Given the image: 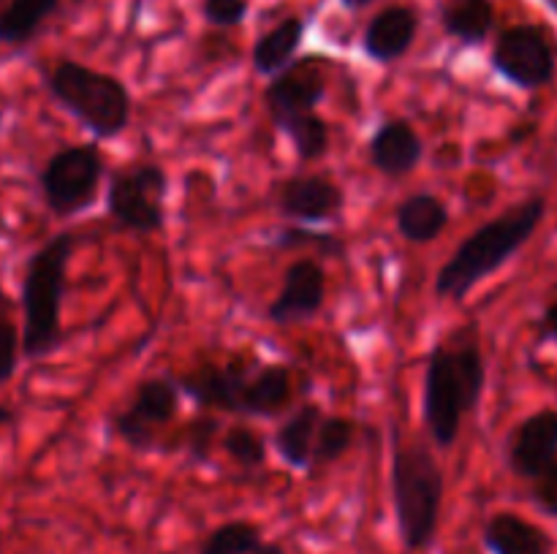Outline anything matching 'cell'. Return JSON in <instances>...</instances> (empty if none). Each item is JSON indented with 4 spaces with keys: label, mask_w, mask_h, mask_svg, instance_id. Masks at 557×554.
Segmentation results:
<instances>
[{
    "label": "cell",
    "mask_w": 557,
    "mask_h": 554,
    "mask_svg": "<svg viewBox=\"0 0 557 554\" xmlns=\"http://www.w3.org/2000/svg\"><path fill=\"white\" fill-rule=\"evenodd\" d=\"M305 38L302 16H286L253 43V68L259 76H277L294 63Z\"/></svg>",
    "instance_id": "ffe728a7"
},
{
    "label": "cell",
    "mask_w": 557,
    "mask_h": 554,
    "mask_svg": "<svg viewBox=\"0 0 557 554\" xmlns=\"http://www.w3.org/2000/svg\"><path fill=\"white\" fill-rule=\"evenodd\" d=\"M542 337L544 340H555L557 342V299L544 310L542 318Z\"/></svg>",
    "instance_id": "d6a6232c"
},
{
    "label": "cell",
    "mask_w": 557,
    "mask_h": 554,
    "mask_svg": "<svg viewBox=\"0 0 557 554\" xmlns=\"http://www.w3.org/2000/svg\"><path fill=\"white\" fill-rule=\"evenodd\" d=\"M180 407V386L177 378L158 375L147 378L136 386L128 405L112 418V429L123 443L134 451H147L156 443V435L166 424L174 421Z\"/></svg>",
    "instance_id": "9c48e42d"
},
{
    "label": "cell",
    "mask_w": 557,
    "mask_h": 554,
    "mask_svg": "<svg viewBox=\"0 0 557 554\" xmlns=\"http://www.w3.org/2000/svg\"><path fill=\"white\" fill-rule=\"evenodd\" d=\"M544 215H547L544 196H531V199L506 210L500 217L468 234L460 248L438 269L435 297L462 302L473 286H479L484 277L498 272L536 234Z\"/></svg>",
    "instance_id": "7a4b0ae2"
},
{
    "label": "cell",
    "mask_w": 557,
    "mask_h": 554,
    "mask_svg": "<svg viewBox=\"0 0 557 554\" xmlns=\"http://www.w3.org/2000/svg\"><path fill=\"white\" fill-rule=\"evenodd\" d=\"M223 451L232 462H237L243 470H256L267 462V443L259 432H253L245 424H234L223 435Z\"/></svg>",
    "instance_id": "4316f807"
},
{
    "label": "cell",
    "mask_w": 557,
    "mask_h": 554,
    "mask_svg": "<svg viewBox=\"0 0 557 554\" xmlns=\"http://www.w3.org/2000/svg\"><path fill=\"white\" fill-rule=\"evenodd\" d=\"M248 364H199L177 378L180 391L196 402L199 407H215V411L239 413L245 383L250 378Z\"/></svg>",
    "instance_id": "4fadbf2b"
},
{
    "label": "cell",
    "mask_w": 557,
    "mask_h": 554,
    "mask_svg": "<svg viewBox=\"0 0 557 554\" xmlns=\"http://www.w3.org/2000/svg\"><path fill=\"white\" fill-rule=\"evenodd\" d=\"M11 421H14V411L9 405H0V427H5Z\"/></svg>",
    "instance_id": "d590c367"
},
{
    "label": "cell",
    "mask_w": 557,
    "mask_h": 554,
    "mask_svg": "<svg viewBox=\"0 0 557 554\" xmlns=\"http://www.w3.org/2000/svg\"><path fill=\"white\" fill-rule=\"evenodd\" d=\"M74 231L54 234L30 255L22 280V356L36 362L49 356L63 342L60 304L65 291V269L74 255Z\"/></svg>",
    "instance_id": "3957f363"
},
{
    "label": "cell",
    "mask_w": 557,
    "mask_h": 554,
    "mask_svg": "<svg viewBox=\"0 0 557 554\" xmlns=\"http://www.w3.org/2000/svg\"><path fill=\"white\" fill-rule=\"evenodd\" d=\"M169 177L158 163H131L109 177L107 212L134 234H156L166 221Z\"/></svg>",
    "instance_id": "8992f818"
},
{
    "label": "cell",
    "mask_w": 557,
    "mask_h": 554,
    "mask_svg": "<svg viewBox=\"0 0 557 554\" xmlns=\"http://www.w3.org/2000/svg\"><path fill=\"white\" fill-rule=\"evenodd\" d=\"M484 543L493 554H553V538L511 511L490 516Z\"/></svg>",
    "instance_id": "ac0fdd59"
},
{
    "label": "cell",
    "mask_w": 557,
    "mask_h": 554,
    "mask_svg": "<svg viewBox=\"0 0 557 554\" xmlns=\"http://www.w3.org/2000/svg\"><path fill=\"white\" fill-rule=\"evenodd\" d=\"M103 177V158L96 144H69L41 168V196L49 212L71 217L90 206Z\"/></svg>",
    "instance_id": "52a82bcc"
},
{
    "label": "cell",
    "mask_w": 557,
    "mask_h": 554,
    "mask_svg": "<svg viewBox=\"0 0 557 554\" xmlns=\"http://www.w3.org/2000/svg\"><path fill=\"white\" fill-rule=\"evenodd\" d=\"M60 0H9L0 11V43L22 47L33 41L44 22L58 11Z\"/></svg>",
    "instance_id": "603a6c76"
},
{
    "label": "cell",
    "mask_w": 557,
    "mask_h": 554,
    "mask_svg": "<svg viewBox=\"0 0 557 554\" xmlns=\"http://www.w3.org/2000/svg\"><path fill=\"white\" fill-rule=\"evenodd\" d=\"M292 369L286 364H267V367L256 369L248 378V383H245L239 413L243 416L272 418L286 411L288 402H292Z\"/></svg>",
    "instance_id": "d6986e66"
},
{
    "label": "cell",
    "mask_w": 557,
    "mask_h": 554,
    "mask_svg": "<svg viewBox=\"0 0 557 554\" xmlns=\"http://www.w3.org/2000/svg\"><path fill=\"white\" fill-rule=\"evenodd\" d=\"M277 130L288 136L294 152H297V158L302 163H313L330 152V144H332L330 123H326L324 117H319L315 112L302 114V117L297 119H288V123H283Z\"/></svg>",
    "instance_id": "cb8c5ba5"
},
{
    "label": "cell",
    "mask_w": 557,
    "mask_h": 554,
    "mask_svg": "<svg viewBox=\"0 0 557 554\" xmlns=\"http://www.w3.org/2000/svg\"><path fill=\"white\" fill-rule=\"evenodd\" d=\"M261 543V530L253 521H226L205 538L199 554H253Z\"/></svg>",
    "instance_id": "484cf974"
},
{
    "label": "cell",
    "mask_w": 557,
    "mask_h": 554,
    "mask_svg": "<svg viewBox=\"0 0 557 554\" xmlns=\"http://www.w3.org/2000/svg\"><path fill=\"white\" fill-rule=\"evenodd\" d=\"M441 25L460 43L479 47L495 27L493 0H446L441 5Z\"/></svg>",
    "instance_id": "7402d4cb"
},
{
    "label": "cell",
    "mask_w": 557,
    "mask_h": 554,
    "mask_svg": "<svg viewBox=\"0 0 557 554\" xmlns=\"http://www.w3.org/2000/svg\"><path fill=\"white\" fill-rule=\"evenodd\" d=\"M326 297V275L313 259H297L283 272V286L272 304L267 307V318L277 326H292L310 320L321 313Z\"/></svg>",
    "instance_id": "8fae6325"
},
{
    "label": "cell",
    "mask_w": 557,
    "mask_h": 554,
    "mask_svg": "<svg viewBox=\"0 0 557 554\" xmlns=\"http://www.w3.org/2000/svg\"><path fill=\"white\" fill-rule=\"evenodd\" d=\"M253 554H286V549H283L281 543H267L264 541L259 549H256Z\"/></svg>",
    "instance_id": "e575fe53"
},
{
    "label": "cell",
    "mask_w": 557,
    "mask_h": 554,
    "mask_svg": "<svg viewBox=\"0 0 557 554\" xmlns=\"http://www.w3.org/2000/svg\"><path fill=\"white\" fill-rule=\"evenodd\" d=\"M370 3H375V0H341V5L346 11H362V9H368Z\"/></svg>",
    "instance_id": "836d02e7"
},
{
    "label": "cell",
    "mask_w": 557,
    "mask_h": 554,
    "mask_svg": "<svg viewBox=\"0 0 557 554\" xmlns=\"http://www.w3.org/2000/svg\"><path fill=\"white\" fill-rule=\"evenodd\" d=\"M272 244L281 250H297V248H310V244H315L319 250H324V255H332V259L343 255V250H346L341 239H335L332 234L308 231V228H297V226L283 228Z\"/></svg>",
    "instance_id": "83f0119b"
},
{
    "label": "cell",
    "mask_w": 557,
    "mask_h": 554,
    "mask_svg": "<svg viewBox=\"0 0 557 554\" xmlns=\"http://www.w3.org/2000/svg\"><path fill=\"white\" fill-rule=\"evenodd\" d=\"M395 221L403 239L413 244H428L438 239L441 231L449 226V210H446V204L438 196L413 193L397 206Z\"/></svg>",
    "instance_id": "44dd1931"
},
{
    "label": "cell",
    "mask_w": 557,
    "mask_h": 554,
    "mask_svg": "<svg viewBox=\"0 0 557 554\" xmlns=\"http://www.w3.org/2000/svg\"><path fill=\"white\" fill-rule=\"evenodd\" d=\"M419 33V11L413 5H386L368 22L362 49L375 63H395L413 47Z\"/></svg>",
    "instance_id": "9a60e30c"
},
{
    "label": "cell",
    "mask_w": 557,
    "mask_h": 554,
    "mask_svg": "<svg viewBox=\"0 0 557 554\" xmlns=\"http://www.w3.org/2000/svg\"><path fill=\"white\" fill-rule=\"evenodd\" d=\"M368 155L373 168L386 177H406L419 166L424 155L422 136L417 134L413 123L403 117H392L375 128L368 141Z\"/></svg>",
    "instance_id": "2e32d148"
},
{
    "label": "cell",
    "mask_w": 557,
    "mask_h": 554,
    "mask_svg": "<svg viewBox=\"0 0 557 554\" xmlns=\"http://www.w3.org/2000/svg\"><path fill=\"white\" fill-rule=\"evenodd\" d=\"M557 456V411H539L517 424L509 443V467L520 478L536 481Z\"/></svg>",
    "instance_id": "5bb4252c"
},
{
    "label": "cell",
    "mask_w": 557,
    "mask_h": 554,
    "mask_svg": "<svg viewBox=\"0 0 557 554\" xmlns=\"http://www.w3.org/2000/svg\"><path fill=\"white\" fill-rule=\"evenodd\" d=\"M487 383L479 326L466 324L430 351L424 369L422 416L438 449H449L460 438L462 418L476 411Z\"/></svg>",
    "instance_id": "6da1fadb"
},
{
    "label": "cell",
    "mask_w": 557,
    "mask_h": 554,
    "mask_svg": "<svg viewBox=\"0 0 557 554\" xmlns=\"http://www.w3.org/2000/svg\"><path fill=\"white\" fill-rule=\"evenodd\" d=\"M321 421H324L321 407L308 402V405L297 407V411L281 424V429L275 432V451L281 454V459L286 462L288 467L310 473Z\"/></svg>",
    "instance_id": "e0dca14e"
},
{
    "label": "cell",
    "mask_w": 557,
    "mask_h": 554,
    "mask_svg": "<svg viewBox=\"0 0 557 554\" xmlns=\"http://www.w3.org/2000/svg\"><path fill=\"white\" fill-rule=\"evenodd\" d=\"M495 74L520 90H539L555 79V49L539 25L506 27L490 54Z\"/></svg>",
    "instance_id": "ba28073f"
},
{
    "label": "cell",
    "mask_w": 557,
    "mask_h": 554,
    "mask_svg": "<svg viewBox=\"0 0 557 554\" xmlns=\"http://www.w3.org/2000/svg\"><path fill=\"white\" fill-rule=\"evenodd\" d=\"M354 438H357V424L346 416H324L319 427V438H315L313 449V467L310 473L321 470L326 465H335L337 459L346 456V451L351 449Z\"/></svg>",
    "instance_id": "d4e9b609"
},
{
    "label": "cell",
    "mask_w": 557,
    "mask_h": 554,
    "mask_svg": "<svg viewBox=\"0 0 557 554\" xmlns=\"http://www.w3.org/2000/svg\"><path fill=\"white\" fill-rule=\"evenodd\" d=\"M392 503L397 530L406 552H422L438 536L444 505V470L433 451L419 440L400 443L392 451Z\"/></svg>",
    "instance_id": "277c9868"
},
{
    "label": "cell",
    "mask_w": 557,
    "mask_h": 554,
    "mask_svg": "<svg viewBox=\"0 0 557 554\" xmlns=\"http://www.w3.org/2000/svg\"><path fill=\"white\" fill-rule=\"evenodd\" d=\"M277 212L299 223H326L341 215L346 196L341 185L321 174H297L277 185Z\"/></svg>",
    "instance_id": "7c38bea8"
},
{
    "label": "cell",
    "mask_w": 557,
    "mask_h": 554,
    "mask_svg": "<svg viewBox=\"0 0 557 554\" xmlns=\"http://www.w3.org/2000/svg\"><path fill=\"white\" fill-rule=\"evenodd\" d=\"M533 500L544 514L557 519V456L553 465L533 481Z\"/></svg>",
    "instance_id": "1f68e13d"
},
{
    "label": "cell",
    "mask_w": 557,
    "mask_h": 554,
    "mask_svg": "<svg viewBox=\"0 0 557 554\" xmlns=\"http://www.w3.org/2000/svg\"><path fill=\"white\" fill-rule=\"evenodd\" d=\"M205 20L215 27H234L248 16V0H205Z\"/></svg>",
    "instance_id": "4dcf8cb0"
},
{
    "label": "cell",
    "mask_w": 557,
    "mask_h": 554,
    "mask_svg": "<svg viewBox=\"0 0 557 554\" xmlns=\"http://www.w3.org/2000/svg\"><path fill=\"white\" fill-rule=\"evenodd\" d=\"M22 337L16 326L11 324L5 315H0V386L9 383L16 373V362H20Z\"/></svg>",
    "instance_id": "f546056e"
},
{
    "label": "cell",
    "mask_w": 557,
    "mask_h": 554,
    "mask_svg": "<svg viewBox=\"0 0 557 554\" xmlns=\"http://www.w3.org/2000/svg\"><path fill=\"white\" fill-rule=\"evenodd\" d=\"M326 92L324 58H302L294 60L288 68L272 76L264 87V106L270 112L275 128H281L288 119H297L302 114L315 112L319 101Z\"/></svg>",
    "instance_id": "30bf717a"
},
{
    "label": "cell",
    "mask_w": 557,
    "mask_h": 554,
    "mask_svg": "<svg viewBox=\"0 0 557 554\" xmlns=\"http://www.w3.org/2000/svg\"><path fill=\"white\" fill-rule=\"evenodd\" d=\"M218 429H221V424L210 416L196 418V421H190L188 427H185V449L190 451L194 462L210 459V451L212 445H215Z\"/></svg>",
    "instance_id": "f1b7e54d"
},
{
    "label": "cell",
    "mask_w": 557,
    "mask_h": 554,
    "mask_svg": "<svg viewBox=\"0 0 557 554\" xmlns=\"http://www.w3.org/2000/svg\"><path fill=\"white\" fill-rule=\"evenodd\" d=\"M47 87L54 101L98 139H114L128 128L131 92L117 76L76 60H58L47 74Z\"/></svg>",
    "instance_id": "5b68a950"
}]
</instances>
